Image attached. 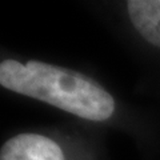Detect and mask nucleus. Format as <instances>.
<instances>
[{"label": "nucleus", "instance_id": "obj_3", "mask_svg": "<svg viewBox=\"0 0 160 160\" xmlns=\"http://www.w3.org/2000/svg\"><path fill=\"white\" fill-rule=\"evenodd\" d=\"M127 7L136 31L160 48V0H129Z\"/></svg>", "mask_w": 160, "mask_h": 160}, {"label": "nucleus", "instance_id": "obj_1", "mask_svg": "<svg viewBox=\"0 0 160 160\" xmlns=\"http://www.w3.org/2000/svg\"><path fill=\"white\" fill-rule=\"evenodd\" d=\"M0 84L92 122L107 120L115 111L113 98L92 79L38 60H29L26 66L13 59L3 60Z\"/></svg>", "mask_w": 160, "mask_h": 160}, {"label": "nucleus", "instance_id": "obj_2", "mask_svg": "<svg viewBox=\"0 0 160 160\" xmlns=\"http://www.w3.org/2000/svg\"><path fill=\"white\" fill-rule=\"evenodd\" d=\"M0 160H64V155L52 139L38 133H20L3 144Z\"/></svg>", "mask_w": 160, "mask_h": 160}]
</instances>
